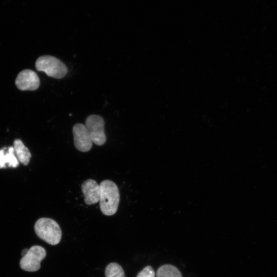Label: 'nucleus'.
<instances>
[{"label": "nucleus", "instance_id": "f257e3e1", "mask_svg": "<svg viewBox=\"0 0 277 277\" xmlns=\"http://www.w3.org/2000/svg\"><path fill=\"white\" fill-rule=\"evenodd\" d=\"M100 207L101 212L106 215L114 214L118 209L120 192L115 183L109 180L102 181L100 184Z\"/></svg>", "mask_w": 277, "mask_h": 277}, {"label": "nucleus", "instance_id": "f03ea898", "mask_svg": "<svg viewBox=\"0 0 277 277\" xmlns=\"http://www.w3.org/2000/svg\"><path fill=\"white\" fill-rule=\"evenodd\" d=\"M34 230L38 238L49 244L55 245L61 240V229L53 219L46 217L38 219L34 225Z\"/></svg>", "mask_w": 277, "mask_h": 277}, {"label": "nucleus", "instance_id": "7ed1b4c3", "mask_svg": "<svg viewBox=\"0 0 277 277\" xmlns=\"http://www.w3.org/2000/svg\"><path fill=\"white\" fill-rule=\"evenodd\" d=\"M37 71L44 72L48 76L61 79L66 76L68 68L66 65L57 58L51 55L39 56L36 61Z\"/></svg>", "mask_w": 277, "mask_h": 277}, {"label": "nucleus", "instance_id": "20e7f679", "mask_svg": "<svg viewBox=\"0 0 277 277\" xmlns=\"http://www.w3.org/2000/svg\"><path fill=\"white\" fill-rule=\"evenodd\" d=\"M45 249L38 245L32 246L20 260L19 265L23 270L29 272L38 270L41 261L46 257Z\"/></svg>", "mask_w": 277, "mask_h": 277}, {"label": "nucleus", "instance_id": "39448f33", "mask_svg": "<svg viewBox=\"0 0 277 277\" xmlns=\"http://www.w3.org/2000/svg\"><path fill=\"white\" fill-rule=\"evenodd\" d=\"M104 125L105 121L99 115L91 114L86 120L85 126L89 132L92 142L96 145L102 146L106 141Z\"/></svg>", "mask_w": 277, "mask_h": 277}, {"label": "nucleus", "instance_id": "423d86ee", "mask_svg": "<svg viewBox=\"0 0 277 277\" xmlns=\"http://www.w3.org/2000/svg\"><path fill=\"white\" fill-rule=\"evenodd\" d=\"M73 143L75 147L80 151H89L92 146V141L85 125L75 124L72 128Z\"/></svg>", "mask_w": 277, "mask_h": 277}, {"label": "nucleus", "instance_id": "0eeeda50", "mask_svg": "<svg viewBox=\"0 0 277 277\" xmlns=\"http://www.w3.org/2000/svg\"><path fill=\"white\" fill-rule=\"evenodd\" d=\"M40 81L36 73L30 69L21 71L15 80V85L21 90H35L39 86Z\"/></svg>", "mask_w": 277, "mask_h": 277}, {"label": "nucleus", "instance_id": "6e6552de", "mask_svg": "<svg viewBox=\"0 0 277 277\" xmlns=\"http://www.w3.org/2000/svg\"><path fill=\"white\" fill-rule=\"evenodd\" d=\"M81 189L87 205H93L100 201V185L94 180L89 179L85 181L82 184Z\"/></svg>", "mask_w": 277, "mask_h": 277}, {"label": "nucleus", "instance_id": "1a4fd4ad", "mask_svg": "<svg viewBox=\"0 0 277 277\" xmlns=\"http://www.w3.org/2000/svg\"><path fill=\"white\" fill-rule=\"evenodd\" d=\"M6 147L0 149V169L6 168L7 164L10 167H17L19 161L15 156L13 147H8L6 152Z\"/></svg>", "mask_w": 277, "mask_h": 277}, {"label": "nucleus", "instance_id": "9d476101", "mask_svg": "<svg viewBox=\"0 0 277 277\" xmlns=\"http://www.w3.org/2000/svg\"><path fill=\"white\" fill-rule=\"evenodd\" d=\"M13 147L18 161L23 165H27L31 156L28 148L19 139H16L14 141Z\"/></svg>", "mask_w": 277, "mask_h": 277}, {"label": "nucleus", "instance_id": "9b49d317", "mask_svg": "<svg viewBox=\"0 0 277 277\" xmlns=\"http://www.w3.org/2000/svg\"><path fill=\"white\" fill-rule=\"evenodd\" d=\"M156 277H182L179 270L174 266L170 264L163 265L157 269Z\"/></svg>", "mask_w": 277, "mask_h": 277}, {"label": "nucleus", "instance_id": "f8f14e48", "mask_svg": "<svg viewBox=\"0 0 277 277\" xmlns=\"http://www.w3.org/2000/svg\"><path fill=\"white\" fill-rule=\"evenodd\" d=\"M106 277H125L122 267L116 263L109 264L105 269Z\"/></svg>", "mask_w": 277, "mask_h": 277}, {"label": "nucleus", "instance_id": "ddd939ff", "mask_svg": "<svg viewBox=\"0 0 277 277\" xmlns=\"http://www.w3.org/2000/svg\"><path fill=\"white\" fill-rule=\"evenodd\" d=\"M155 272L153 268L150 266H146L143 269L139 272L136 277H154Z\"/></svg>", "mask_w": 277, "mask_h": 277}, {"label": "nucleus", "instance_id": "4468645a", "mask_svg": "<svg viewBox=\"0 0 277 277\" xmlns=\"http://www.w3.org/2000/svg\"><path fill=\"white\" fill-rule=\"evenodd\" d=\"M28 250H29V249H24V250L22 251V255L23 256L25 255L27 253V252H28Z\"/></svg>", "mask_w": 277, "mask_h": 277}]
</instances>
